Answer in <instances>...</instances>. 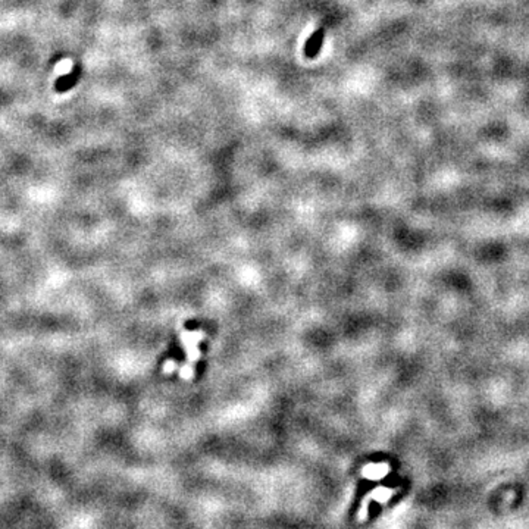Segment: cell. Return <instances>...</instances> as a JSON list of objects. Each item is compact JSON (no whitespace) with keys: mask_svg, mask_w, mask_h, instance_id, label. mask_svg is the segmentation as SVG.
I'll list each match as a JSON object with an SVG mask.
<instances>
[{"mask_svg":"<svg viewBox=\"0 0 529 529\" xmlns=\"http://www.w3.org/2000/svg\"><path fill=\"white\" fill-rule=\"evenodd\" d=\"M174 369H175V363H174V362H168V363L165 365V368H163L165 372H172Z\"/></svg>","mask_w":529,"mask_h":529,"instance_id":"3957f363","label":"cell"},{"mask_svg":"<svg viewBox=\"0 0 529 529\" xmlns=\"http://www.w3.org/2000/svg\"><path fill=\"white\" fill-rule=\"evenodd\" d=\"M79 77H81V66H79V65H75L74 69L71 71V74H68V75H65V77H60V78L56 81V91H59V93L68 91L69 88H72V87L78 82Z\"/></svg>","mask_w":529,"mask_h":529,"instance_id":"7a4b0ae2","label":"cell"},{"mask_svg":"<svg viewBox=\"0 0 529 529\" xmlns=\"http://www.w3.org/2000/svg\"><path fill=\"white\" fill-rule=\"evenodd\" d=\"M324 36H325L324 30H318L310 36V39L306 41V44H304V55L307 58H314V56L319 55L322 43H324Z\"/></svg>","mask_w":529,"mask_h":529,"instance_id":"6da1fadb","label":"cell"},{"mask_svg":"<svg viewBox=\"0 0 529 529\" xmlns=\"http://www.w3.org/2000/svg\"><path fill=\"white\" fill-rule=\"evenodd\" d=\"M181 375H182L184 378H191V369H188V366L182 368V369H181Z\"/></svg>","mask_w":529,"mask_h":529,"instance_id":"277c9868","label":"cell"}]
</instances>
